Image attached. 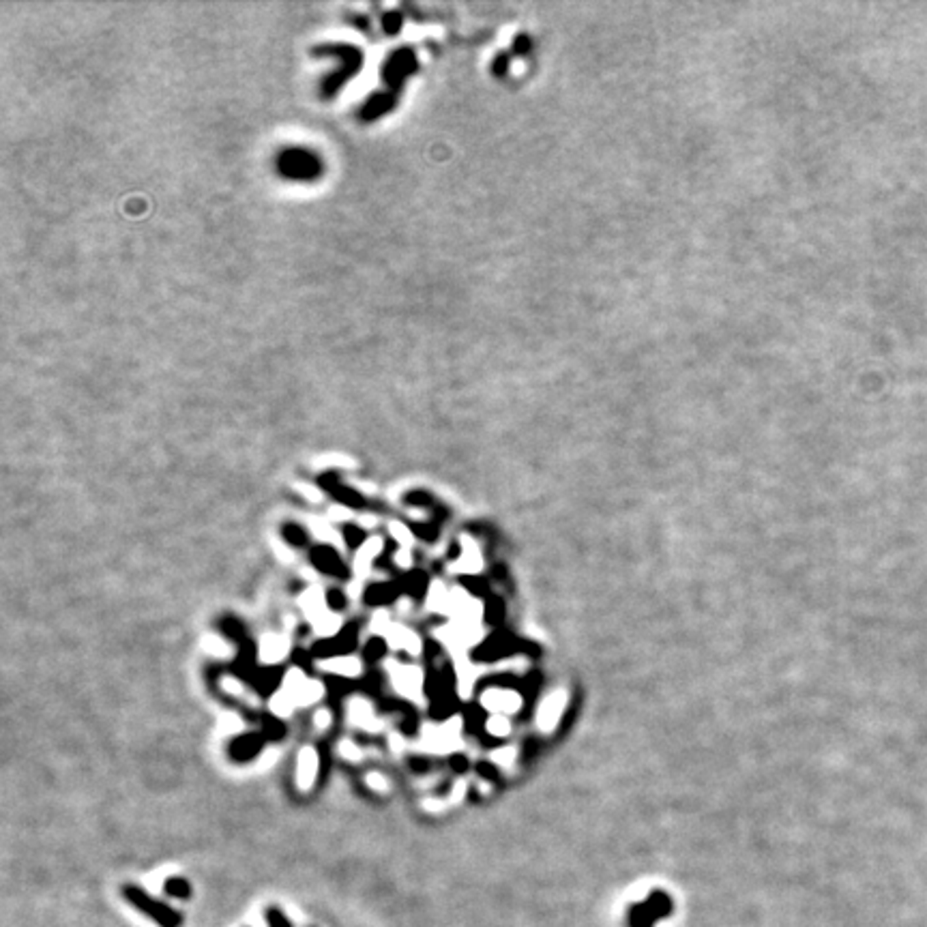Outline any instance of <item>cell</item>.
<instances>
[{
    "label": "cell",
    "mask_w": 927,
    "mask_h": 927,
    "mask_svg": "<svg viewBox=\"0 0 927 927\" xmlns=\"http://www.w3.org/2000/svg\"><path fill=\"white\" fill-rule=\"evenodd\" d=\"M258 747H260V740H258V736H245V738H240L236 743V753L243 756V758H249V756H253L258 751Z\"/></svg>",
    "instance_id": "ba28073f"
},
{
    "label": "cell",
    "mask_w": 927,
    "mask_h": 927,
    "mask_svg": "<svg viewBox=\"0 0 927 927\" xmlns=\"http://www.w3.org/2000/svg\"><path fill=\"white\" fill-rule=\"evenodd\" d=\"M346 539L350 545H359L363 541V534L357 528H346Z\"/></svg>",
    "instance_id": "8fae6325"
},
{
    "label": "cell",
    "mask_w": 927,
    "mask_h": 927,
    "mask_svg": "<svg viewBox=\"0 0 927 927\" xmlns=\"http://www.w3.org/2000/svg\"><path fill=\"white\" fill-rule=\"evenodd\" d=\"M326 599H329V605H333V607H344L346 605V599L340 595L337 590H331L326 595Z\"/></svg>",
    "instance_id": "7c38bea8"
},
{
    "label": "cell",
    "mask_w": 927,
    "mask_h": 927,
    "mask_svg": "<svg viewBox=\"0 0 927 927\" xmlns=\"http://www.w3.org/2000/svg\"><path fill=\"white\" fill-rule=\"evenodd\" d=\"M382 653H384V642L382 640H378V638H374L372 642H369L367 646H365V657L367 659H378V657H382Z\"/></svg>",
    "instance_id": "9c48e42d"
},
{
    "label": "cell",
    "mask_w": 927,
    "mask_h": 927,
    "mask_svg": "<svg viewBox=\"0 0 927 927\" xmlns=\"http://www.w3.org/2000/svg\"><path fill=\"white\" fill-rule=\"evenodd\" d=\"M163 893L176 899H189L191 897V884L185 878H168L163 882Z\"/></svg>",
    "instance_id": "5b68a950"
},
{
    "label": "cell",
    "mask_w": 927,
    "mask_h": 927,
    "mask_svg": "<svg viewBox=\"0 0 927 927\" xmlns=\"http://www.w3.org/2000/svg\"><path fill=\"white\" fill-rule=\"evenodd\" d=\"M313 773H316V756H313L311 751H305L303 756H301V777H303V784H309L311 780H313Z\"/></svg>",
    "instance_id": "52a82bcc"
},
{
    "label": "cell",
    "mask_w": 927,
    "mask_h": 927,
    "mask_svg": "<svg viewBox=\"0 0 927 927\" xmlns=\"http://www.w3.org/2000/svg\"><path fill=\"white\" fill-rule=\"evenodd\" d=\"M286 537L294 543H303V539H305V534L299 526H286Z\"/></svg>",
    "instance_id": "30bf717a"
},
{
    "label": "cell",
    "mask_w": 927,
    "mask_h": 927,
    "mask_svg": "<svg viewBox=\"0 0 927 927\" xmlns=\"http://www.w3.org/2000/svg\"><path fill=\"white\" fill-rule=\"evenodd\" d=\"M313 563H316V567L318 569H322V571H326V573H333V576H344V565H342V561H340V556L333 552L331 548H316V552H313Z\"/></svg>",
    "instance_id": "277c9868"
},
{
    "label": "cell",
    "mask_w": 927,
    "mask_h": 927,
    "mask_svg": "<svg viewBox=\"0 0 927 927\" xmlns=\"http://www.w3.org/2000/svg\"><path fill=\"white\" fill-rule=\"evenodd\" d=\"M121 893L140 915L151 919L155 925H159V927H180L183 925V915L178 910H174V908L168 906L165 902L153 897L148 891H144L142 886L125 884Z\"/></svg>",
    "instance_id": "6da1fadb"
},
{
    "label": "cell",
    "mask_w": 927,
    "mask_h": 927,
    "mask_svg": "<svg viewBox=\"0 0 927 927\" xmlns=\"http://www.w3.org/2000/svg\"><path fill=\"white\" fill-rule=\"evenodd\" d=\"M277 170L290 180H313L322 172L320 159L305 148H286L277 157Z\"/></svg>",
    "instance_id": "7a4b0ae2"
},
{
    "label": "cell",
    "mask_w": 927,
    "mask_h": 927,
    "mask_svg": "<svg viewBox=\"0 0 927 927\" xmlns=\"http://www.w3.org/2000/svg\"><path fill=\"white\" fill-rule=\"evenodd\" d=\"M324 48L329 52H333V54H337V56L342 59V65L337 67L340 71L335 73V76H329L324 80V86H322V95L324 97H333L342 88V84L359 71V67L363 65V54L357 48H352V45H324Z\"/></svg>",
    "instance_id": "3957f363"
},
{
    "label": "cell",
    "mask_w": 927,
    "mask_h": 927,
    "mask_svg": "<svg viewBox=\"0 0 927 927\" xmlns=\"http://www.w3.org/2000/svg\"><path fill=\"white\" fill-rule=\"evenodd\" d=\"M267 923H269V927H292L290 919L284 915V910L280 906H269L267 908Z\"/></svg>",
    "instance_id": "8992f818"
}]
</instances>
